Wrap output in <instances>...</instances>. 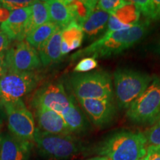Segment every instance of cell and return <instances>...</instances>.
I'll use <instances>...</instances> for the list:
<instances>
[{"instance_id":"1f68e13d","label":"cell","mask_w":160,"mask_h":160,"mask_svg":"<svg viewBox=\"0 0 160 160\" xmlns=\"http://www.w3.org/2000/svg\"><path fill=\"white\" fill-rule=\"evenodd\" d=\"M11 14V12L9 11L2 6L0 7V23H3L7 21Z\"/></svg>"},{"instance_id":"d6986e66","label":"cell","mask_w":160,"mask_h":160,"mask_svg":"<svg viewBox=\"0 0 160 160\" xmlns=\"http://www.w3.org/2000/svg\"><path fill=\"white\" fill-rule=\"evenodd\" d=\"M45 2L48 9L50 20L58 27L64 28L73 22L66 0H48Z\"/></svg>"},{"instance_id":"5b68a950","label":"cell","mask_w":160,"mask_h":160,"mask_svg":"<svg viewBox=\"0 0 160 160\" xmlns=\"http://www.w3.org/2000/svg\"><path fill=\"white\" fill-rule=\"evenodd\" d=\"M128 119L140 125H153L160 120V77H153L148 88L127 110Z\"/></svg>"},{"instance_id":"f1b7e54d","label":"cell","mask_w":160,"mask_h":160,"mask_svg":"<svg viewBox=\"0 0 160 160\" xmlns=\"http://www.w3.org/2000/svg\"><path fill=\"white\" fill-rule=\"evenodd\" d=\"M145 160H160V146H148Z\"/></svg>"},{"instance_id":"8fae6325","label":"cell","mask_w":160,"mask_h":160,"mask_svg":"<svg viewBox=\"0 0 160 160\" xmlns=\"http://www.w3.org/2000/svg\"><path fill=\"white\" fill-rule=\"evenodd\" d=\"M83 111L98 128L106 127L111 124L117 113L114 99H77Z\"/></svg>"},{"instance_id":"9a60e30c","label":"cell","mask_w":160,"mask_h":160,"mask_svg":"<svg viewBox=\"0 0 160 160\" xmlns=\"http://www.w3.org/2000/svg\"><path fill=\"white\" fill-rule=\"evenodd\" d=\"M31 13V6L11 12L8 19L0 25V30L11 41H23L24 31Z\"/></svg>"},{"instance_id":"603a6c76","label":"cell","mask_w":160,"mask_h":160,"mask_svg":"<svg viewBox=\"0 0 160 160\" xmlns=\"http://www.w3.org/2000/svg\"><path fill=\"white\" fill-rule=\"evenodd\" d=\"M58 28L59 27H58L55 23L51 21L48 22L30 33L26 37L25 41L38 51L39 48L54 33Z\"/></svg>"},{"instance_id":"7402d4cb","label":"cell","mask_w":160,"mask_h":160,"mask_svg":"<svg viewBox=\"0 0 160 160\" xmlns=\"http://www.w3.org/2000/svg\"><path fill=\"white\" fill-rule=\"evenodd\" d=\"M66 3L71 12L73 21L81 25L88 18L97 5L94 0H66Z\"/></svg>"},{"instance_id":"6da1fadb","label":"cell","mask_w":160,"mask_h":160,"mask_svg":"<svg viewBox=\"0 0 160 160\" xmlns=\"http://www.w3.org/2000/svg\"><path fill=\"white\" fill-rule=\"evenodd\" d=\"M150 21L139 22L131 28L103 35L85 48L72 55V59L92 57L109 58L121 54L141 41L148 32Z\"/></svg>"},{"instance_id":"836d02e7","label":"cell","mask_w":160,"mask_h":160,"mask_svg":"<svg viewBox=\"0 0 160 160\" xmlns=\"http://www.w3.org/2000/svg\"><path fill=\"white\" fill-rule=\"evenodd\" d=\"M5 118H6V116H5V109H4L2 104L0 102V125L2 124L4 119H5Z\"/></svg>"},{"instance_id":"2e32d148","label":"cell","mask_w":160,"mask_h":160,"mask_svg":"<svg viewBox=\"0 0 160 160\" xmlns=\"http://www.w3.org/2000/svg\"><path fill=\"white\" fill-rule=\"evenodd\" d=\"M62 28L57 31L38 50L42 65L49 66L59 62L62 59Z\"/></svg>"},{"instance_id":"d6a6232c","label":"cell","mask_w":160,"mask_h":160,"mask_svg":"<svg viewBox=\"0 0 160 160\" xmlns=\"http://www.w3.org/2000/svg\"><path fill=\"white\" fill-rule=\"evenodd\" d=\"M155 5V15L153 21H158L160 19V0H153Z\"/></svg>"},{"instance_id":"cb8c5ba5","label":"cell","mask_w":160,"mask_h":160,"mask_svg":"<svg viewBox=\"0 0 160 160\" xmlns=\"http://www.w3.org/2000/svg\"><path fill=\"white\" fill-rule=\"evenodd\" d=\"M133 2L146 20L153 21L155 15V5L153 0H135Z\"/></svg>"},{"instance_id":"30bf717a","label":"cell","mask_w":160,"mask_h":160,"mask_svg":"<svg viewBox=\"0 0 160 160\" xmlns=\"http://www.w3.org/2000/svg\"><path fill=\"white\" fill-rule=\"evenodd\" d=\"M8 71L14 72L33 71L41 67L38 51L26 41L16 42L5 53Z\"/></svg>"},{"instance_id":"d590c367","label":"cell","mask_w":160,"mask_h":160,"mask_svg":"<svg viewBox=\"0 0 160 160\" xmlns=\"http://www.w3.org/2000/svg\"><path fill=\"white\" fill-rule=\"evenodd\" d=\"M85 160H109L107 157H101V156H98V157L89 158V159H87Z\"/></svg>"},{"instance_id":"8d00e7d4","label":"cell","mask_w":160,"mask_h":160,"mask_svg":"<svg viewBox=\"0 0 160 160\" xmlns=\"http://www.w3.org/2000/svg\"><path fill=\"white\" fill-rule=\"evenodd\" d=\"M0 7H2V2H1V1H0Z\"/></svg>"},{"instance_id":"ffe728a7","label":"cell","mask_w":160,"mask_h":160,"mask_svg":"<svg viewBox=\"0 0 160 160\" xmlns=\"http://www.w3.org/2000/svg\"><path fill=\"white\" fill-rule=\"evenodd\" d=\"M50 16L45 1H35L31 5V13L24 31V39L39 26L50 22Z\"/></svg>"},{"instance_id":"7a4b0ae2","label":"cell","mask_w":160,"mask_h":160,"mask_svg":"<svg viewBox=\"0 0 160 160\" xmlns=\"http://www.w3.org/2000/svg\"><path fill=\"white\" fill-rule=\"evenodd\" d=\"M147 143L143 133L118 131L97 146L94 153L109 160H139L145 157Z\"/></svg>"},{"instance_id":"4316f807","label":"cell","mask_w":160,"mask_h":160,"mask_svg":"<svg viewBox=\"0 0 160 160\" xmlns=\"http://www.w3.org/2000/svg\"><path fill=\"white\" fill-rule=\"evenodd\" d=\"M126 2L124 0H99L97 1V7L102 11L111 13L125 5Z\"/></svg>"},{"instance_id":"9c48e42d","label":"cell","mask_w":160,"mask_h":160,"mask_svg":"<svg viewBox=\"0 0 160 160\" xmlns=\"http://www.w3.org/2000/svg\"><path fill=\"white\" fill-rule=\"evenodd\" d=\"M73 102L74 99L66 93L64 86L61 83H55L49 84L37 91L31 105L33 108L43 106L63 117Z\"/></svg>"},{"instance_id":"484cf974","label":"cell","mask_w":160,"mask_h":160,"mask_svg":"<svg viewBox=\"0 0 160 160\" xmlns=\"http://www.w3.org/2000/svg\"><path fill=\"white\" fill-rule=\"evenodd\" d=\"M98 67V62L96 58L92 57H84L73 68L75 73H88Z\"/></svg>"},{"instance_id":"ac0fdd59","label":"cell","mask_w":160,"mask_h":160,"mask_svg":"<svg viewBox=\"0 0 160 160\" xmlns=\"http://www.w3.org/2000/svg\"><path fill=\"white\" fill-rule=\"evenodd\" d=\"M85 35L81 26L72 22L62 31V57L77 49L82 45Z\"/></svg>"},{"instance_id":"5bb4252c","label":"cell","mask_w":160,"mask_h":160,"mask_svg":"<svg viewBox=\"0 0 160 160\" xmlns=\"http://www.w3.org/2000/svg\"><path fill=\"white\" fill-rule=\"evenodd\" d=\"M36 109V117L39 128L41 131L57 135H72L71 130L65 120L59 113L51 109L38 106Z\"/></svg>"},{"instance_id":"277c9868","label":"cell","mask_w":160,"mask_h":160,"mask_svg":"<svg viewBox=\"0 0 160 160\" xmlns=\"http://www.w3.org/2000/svg\"><path fill=\"white\" fill-rule=\"evenodd\" d=\"M69 85L77 99H114L113 79L105 71L77 73L70 78Z\"/></svg>"},{"instance_id":"7c38bea8","label":"cell","mask_w":160,"mask_h":160,"mask_svg":"<svg viewBox=\"0 0 160 160\" xmlns=\"http://www.w3.org/2000/svg\"><path fill=\"white\" fill-rule=\"evenodd\" d=\"M141 13L133 1H127L123 6L110 13L107 30L103 35L131 28L139 22Z\"/></svg>"},{"instance_id":"e0dca14e","label":"cell","mask_w":160,"mask_h":160,"mask_svg":"<svg viewBox=\"0 0 160 160\" xmlns=\"http://www.w3.org/2000/svg\"><path fill=\"white\" fill-rule=\"evenodd\" d=\"M109 17L110 13L96 7L91 16L80 25L84 35L91 40L99 39L107 30Z\"/></svg>"},{"instance_id":"52a82bcc","label":"cell","mask_w":160,"mask_h":160,"mask_svg":"<svg viewBox=\"0 0 160 160\" xmlns=\"http://www.w3.org/2000/svg\"><path fill=\"white\" fill-rule=\"evenodd\" d=\"M5 111L8 127L12 135L25 141L34 142L36 128L33 114L22 99L0 102Z\"/></svg>"},{"instance_id":"ba28073f","label":"cell","mask_w":160,"mask_h":160,"mask_svg":"<svg viewBox=\"0 0 160 160\" xmlns=\"http://www.w3.org/2000/svg\"><path fill=\"white\" fill-rule=\"evenodd\" d=\"M42 77L33 71H8L0 79V102L21 99L34 90Z\"/></svg>"},{"instance_id":"d4e9b609","label":"cell","mask_w":160,"mask_h":160,"mask_svg":"<svg viewBox=\"0 0 160 160\" xmlns=\"http://www.w3.org/2000/svg\"><path fill=\"white\" fill-rule=\"evenodd\" d=\"M148 146H160V120L143 133Z\"/></svg>"},{"instance_id":"3957f363","label":"cell","mask_w":160,"mask_h":160,"mask_svg":"<svg viewBox=\"0 0 160 160\" xmlns=\"http://www.w3.org/2000/svg\"><path fill=\"white\" fill-rule=\"evenodd\" d=\"M153 77L146 73L130 68H118L113 74L117 104L128 110L145 92Z\"/></svg>"},{"instance_id":"44dd1931","label":"cell","mask_w":160,"mask_h":160,"mask_svg":"<svg viewBox=\"0 0 160 160\" xmlns=\"http://www.w3.org/2000/svg\"><path fill=\"white\" fill-rule=\"evenodd\" d=\"M62 118L72 133H82L88 129V121L79 106L76 105L75 101Z\"/></svg>"},{"instance_id":"4dcf8cb0","label":"cell","mask_w":160,"mask_h":160,"mask_svg":"<svg viewBox=\"0 0 160 160\" xmlns=\"http://www.w3.org/2000/svg\"><path fill=\"white\" fill-rule=\"evenodd\" d=\"M8 71L7 64L5 61V53L0 54V79Z\"/></svg>"},{"instance_id":"f546056e","label":"cell","mask_w":160,"mask_h":160,"mask_svg":"<svg viewBox=\"0 0 160 160\" xmlns=\"http://www.w3.org/2000/svg\"><path fill=\"white\" fill-rule=\"evenodd\" d=\"M11 41L8 37V36L0 30V54L6 53L9 49Z\"/></svg>"},{"instance_id":"74e56055","label":"cell","mask_w":160,"mask_h":160,"mask_svg":"<svg viewBox=\"0 0 160 160\" xmlns=\"http://www.w3.org/2000/svg\"><path fill=\"white\" fill-rule=\"evenodd\" d=\"M139 160H145V159H144V158H142V159H139Z\"/></svg>"},{"instance_id":"83f0119b","label":"cell","mask_w":160,"mask_h":160,"mask_svg":"<svg viewBox=\"0 0 160 160\" xmlns=\"http://www.w3.org/2000/svg\"><path fill=\"white\" fill-rule=\"evenodd\" d=\"M35 1L28 0H3L1 1L2 6L9 11L13 12L25 8L30 7L33 5Z\"/></svg>"},{"instance_id":"e575fe53","label":"cell","mask_w":160,"mask_h":160,"mask_svg":"<svg viewBox=\"0 0 160 160\" xmlns=\"http://www.w3.org/2000/svg\"><path fill=\"white\" fill-rule=\"evenodd\" d=\"M153 51H154L157 54L160 56V36L159 39L157 40V42L155 44V47L154 48H153Z\"/></svg>"},{"instance_id":"8992f818","label":"cell","mask_w":160,"mask_h":160,"mask_svg":"<svg viewBox=\"0 0 160 160\" xmlns=\"http://www.w3.org/2000/svg\"><path fill=\"white\" fill-rule=\"evenodd\" d=\"M34 142L39 151L45 157L68 159L83 151L84 147L73 135H57L36 128Z\"/></svg>"},{"instance_id":"4fadbf2b","label":"cell","mask_w":160,"mask_h":160,"mask_svg":"<svg viewBox=\"0 0 160 160\" xmlns=\"http://www.w3.org/2000/svg\"><path fill=\"white\" fill-rule=\"evenodd\" d=\"M32 142L18 139L11 133L0 135V160H28Z\"/></svg>"}]
</instances>
